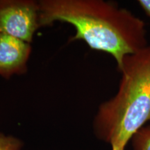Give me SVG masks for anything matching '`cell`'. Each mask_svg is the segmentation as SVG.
Here are the masks:
<instances>
[{"instance_id":"obj_1","label":"cell","mask_w":150,"mask_h":150,"mask_svg":"<svg viewBox=\"0 0 150 150\" xmlns=\"http://www.w3.org/2000/svg\"><path fill=\"white\" fill-rule=\"evenodd\" d=\"M41 27L55 22L70 24L76 34L92 50L111 55L118 70L127 56L148 45L145 22L128 9L104 0H41L38 1Z\"/></svg>"},{"instance_id":"obj_2","label":"cell","mask_w":150,"mask_h":150,"mask_svg":"<svg viewBox=\"0 0 150 150\" xmlns=\"http://www.w3.org/2000/svg\"><path fill=\"white\" fill-rule=\"evenodd\" d=\"M117 93L99 106L93 131L112 150H125L150 121V45L124 59Z\"/></svg>"},{"instance_id":"obj_3","label":"cell","mask_w":150,"mask_h":150,"mask_svg":"<svg viewBox=\"0 0 150 150\" xmlns=\"http://www.w3.org/2000/svg\"><path fill=\"white\" fill-rule=\"evenodd\" d=\"M39 4L33 0H0V33L29 43L40 27Z\"/></svg>"},{"instance_id":"obj_4","label":"cell","mask_w":150,"mask_h":150,"mask_svg":"<svg viewBox=\"0 0 150 150\" xmlns=\"http://www.w3.org/2000/svg\"><path fill=\"white\" fill-rule=\"evenodd\" d=\"M31 52L30 43L0 33V76L9 79L25 74Z\"/></svg>"},{"instance_id":"obj_5","label":"cell","mask_w":150,"mask_h":150,"mask_svg":"<svg viewBox=\"0 0 150 150\" xmlns=\"http://www.w3.org/2000/svg\"><path fill=\"white\" fill-rule=\"evenodd\" d=\"M130 141L134 150H150V125L140 129Z\"/></svg>"},{"instance_id":"obj_6","label":"cell","mask_w":150,"mask_h":150,"mask_svg":"<svg viewBox=\"0 0 150 150\" xmlns=\"http://www.w3.org/2000/svg\"><path fill=\"white\" fill-rule=\"evenodd\" d=\"M138 2L145 14L150 18V0H139Z\"/></svg>"}]
</instances>
